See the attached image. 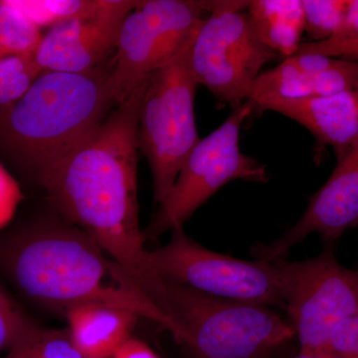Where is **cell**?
<instances>
[{"label": "cell", "mask_w": 358, "mask_h": 358, "mask_svg": "<svg viewBox=\"0 0 358 358\" xmlns=\"http://www.w3.org/2000/svg\"><path fill=\"white\" fill-rule=\"evenodd\" d=\"M148 79L69 154L37 176L63 218L124 268L147 299L157 275L148 267L138 219L136 129Z\"/></svg>", "instance_id": "cell-1"}, {"label": "cell", "mask_w": 358, "mask_h": 358, "mask_svg": "<svg viewBox=\"0 0 358 358\" xmlns=\"http://www.w3.org/2000/svg\"><path fill=\"white\" fill-rule=\"evenodd\" d=\"M0 271L30 301L65 312L83 303L131 310L180 341L178 326L141 293L127 271L66 221L33 226L0 245Z\"/></svg>", "instance_id": "cell-2"}, {"label": "cell", "mask_w": 358, "mask_h": 358, "mask_svg": "<svg viewBox=\"0 0 358 358\" xmlns=\"http://www.w3.org/2000/svg\"><path fill=\"white\" fill-rule=\"evenodd\" d=\"M115 106L109 71L44 72L7 110L4 136L38 176L98 128Z\"/></svg>", "instance_id": "cell-3"}, {"label": "cell", "mask_w": 358, "mask_h": 358, "mask_svg": "<svg viewBox=\"0 0 358 358\" xmlns=\"http://www.w3.org/2000/svg\"><path fill=\"white\" fill-rule=\"evenodd\" d=\"M178 326L195 358H264L294 336L291 324L265 306L224 300L162 279L152 299Z\"/></svg>", "instance_id": "cell-4"}, {"label": "cell", "mask_w": 358, "mask_h": 358, "mask_svg": "<svg viewBox=\"0 0 358 358\" xmlns=\"http://www.w3.org/2000/svg\"><path fill=\"white\" fill-rule=\"evenodd\" d=\"M194 38L150 75L141 101L136 143L152 169L155 200L159 204L200 141L194 115L199 84L189 63Z\"/></svg>", "instance_id": "cell-5"}, {"label": "cell", "mask_w": 358, "mask_h": 358, "mask_svg": "<svg viewBox=\"0 0 358 358\" xmlns=\"http://www.w3.org/2000/svg\"><path fill=\"white\" fill-rule=\"evenodd\" d=\"M254 109L253 102L246 101L219 128L197 143L143 232L145 239L183 227L205 201L230 181L267 182L266 166L240 148V131Z\"/></svg>", "instance_id": "cell-6"}, {"label": "cell", "mask_w": 358, "mask_h": 358, "mask_svg": "<svg viewBox=\"0 0 358 358\" xmlns=\"http://www.w3.org/2000/svg\"><path fill=\"white\" fill-rule=\"evenodd\" d=\"M155 275L224 300L284 308L281 277L274 261L241 260L205 248L183 227L171 231L169 243L148 250Z\"/></svg>", "instance_id": "cell-7"}, {"label": "cell", "mask_w": 358, "mask_h": 358, "mask_svg": "<svg viewBox=\"0 0 358 358\" xmlns=\"http://www.w3.org/2000/svg\"><path fill=\"white\" fill-rule=\"evenodd\" d=\"M205 11L203 1H138L122 20L109 71L110 88L117 105L194 38Z\"/></svg>", "instance_id": "cell-8"}, {"label": "cell", "mask_w": 358, "mask_h": 358, "mask_svg": "<svg viewBox=\"0 0 358 358\" xmlns=\"http://www.w3.org/2000/svg\"><path fill=\"white\" fill-rule=\"evenodd\" d=\"M274 262L300 352L327 355L334 329L358 313V271L343 267L331 246L308 260Z\"/></svg>", "instance_id": "cell-9"}, {"label": "cell", "mask_w": 358, "mask_h": 358, "mask_svg": "<svg viewBox=\"0 0 358 358\" xmlns=\"http://www.w3.org/2000/svg\"><path fill=\"white\" fill-rule=\"evenodd\" d=\"M277 57L256 36L247 13L213 9L190 48L197 84L234 109L251 96L264 66Z\"/></svg>", "instance_id": "cell-10"}, {"label": "cell", "mask_w": 358, "mask_h": 358, "mask_svg": "<svg viewBox=\"0 0 358 358\" xmlns=\"http://www.w3.org/2000/svg\"><path fill=\"white\" fill-rule=\"evenodd\" d=\"M138 1H102L95 13L61 20L35 51L44 72L84 73L98 68L115 48L122 20Z\"/></svg>", "instance_id": "cell-11"}, {"label": "cell", "mask_w": 358, "mask_h": 358, "mask_svg": "<svg viewBox=\"0 0 358 358\" xmlns=\"http://www.w3.org/2000/svg\"><path fill=\"white\" fill-rule=\"evenodd\" d=\"M357 222L358 140L338 159L334 173L310 200L300 220L272 243L256 245L253 255L260 260L284 259L296 245L313 233L331 244Z\"/></svg>", "instance_id": "cell-12"}, {"label": "cell", "mask_w": 358, "mask_h": 358, "mask_svg": "<svg viewBox=\"0 0 358 358\" xmlns=\"http://www.w3.org/2000/svg\"><path fill=\"white\" fill-rule=\"evenodd\" d=\"M358 90V61L294 54L259 76L249 100L263 96L310 98Z\"/></svg>", "instance_id": "cell-13"}, {"label": "cell", "mask_w": 358, "mask_h": 358, "mask_svg": "<svg viewBox=\"0 0 358 358\" xmlns=\"http://www.w3.org/2000/svg\"><path fill=\"white\" fill-rule=\"evenodd\" d=\"M253 103L258 109L273 110L298 122L320 143L331 145L338 159L358 140L357 91L310 98L268 96Z\"/></svg>", "instance_id": "cell-14"}, {"label": "cell", "mask_w": 358, "mask_h": 358, "mask_svg": "<svg viewBox=\"0 0 358 358\" xmlns=\"http://www.w3.org/2000/svg\"><path fill=\"white\" fill-rule=\"evenodd\" d=\"M71 341L83 358H110L127 341L138 315L105 303H83L67 308Z\"/></svg>", "instance_id": "cell-15"}, {"label": "cell", "mask_w": 358, "mask_h": 358, "mask_svg": "<svg viewBox=\"0 0 358 358\" xmlns=\"http://www.w3.org/2000/svg\"><path fill=\"white\" fill-rule=\"evenodd\" d=\"M252 29L265 46L288 58L294 55L305 31L301 0H255L247 13Z\"/></svg>", "instance_id": "cell-16"}, {"label": "cell", "mask_w": 358, "mask_h": 358, "mask_svg": "<svg viewBox=\"0 0 358 358\" xmlns=\"http://www.w3.org/2000/svg\"><path fill=\"white\" fill-rule=\"evenodd\" d=\"M3 358H83L67 329H44L33 324L6 353Z\"/></svg>", "instance_id": "cell-17"}, {"label": "cell", "mask_w": 358, "mask_h": 358, "mask_svg": "<svg viewBox=\"0 0 358 358\" xmlns=\"http://www.w3.org/2000/svg\"><path fill=\"white\" fill-rule=\"evenodd\" d=\"M41 38L38 26L10 2H0V58L35 53Z\"/></svg>", "instance_id": "cell-18"}, {"label": "cell", "mask_w": 358, "mask_h": 358, "mask_svg": "<svg viewBox=\"0 0 358 358\" xmlns=\"http://www.w3.org/2000/svg\"><path fill=\"white\" fill-rule=\"evenodd\" d=\"M41 72L35 53L0 58V105L22 98Z\"/></svg>", "instance_id": "cell-19"}, {"label": "cell", "mask_w": 358, "mask_h": 358, "mask_svg": "<svg viewBox=\"0 0 358 358\" xmlns=\"http://www.w3.org/2000/svg\"><path fill=\"white\" fill-rule=\"evenodd\" d=\"M348 0H303L305 31L310 42L331 38L345 16Z\"/></svg>", "instance_id": "cell-20"}, {"label": "cell", "mask_w": 358, "mask_h": 358, "mask_svg": "<svg viewBox=\"0 0 358 358\" xmlns=\"http://www.w3.org/2000/svg\"><path fill=\"white\" fill-rule=\"evenodd\" d=\"M358 41V0H348V6L338 29L331 38L301 43L296 54H315L329 57L339 47Z\"/></svg>", "instance_id": "cell-21"}, {"label": "cell", "mask_w": 358, "mask_h": 358, "mask_svg": "<svg viewBox=\"0 0 358 358\" xmlns=\"http://www.w3.org/2000/svg\"><path fill=\"white\" fill-rule=\"evenodd\" d=\"M33 324L20 306L0 288V353L8 352Z\"/></svg>", "instance_id": "cell-22"}, {"label": "cell", "mask_w": 358, "mask_h": 358, "mask_svg": "<svg viewBox=\"0 0 358 358\" xmlns=\"http://www.w3.org/2000/svg\"><path fill=\"white\" fill-rule=\"evenodd\" d=\"M327 355L333 358H358V313L334 329Z\"/></svg>", "instance_id": "cell-23"}, {"label": "cell", "mask_w": 358, "mask_h": 358, "mask_svg": "<svg viewBox=\"0 0 358 358\" xmlns=\"http://www.w3.org/2000/svg\"><path fill=\"white\" fill-rule=\"evenodd\" d=\"M22 199L17 181L0 164V230L13 220Z\"/></svg>", "instance_id": "cell-24"}, {"label": "cell", "mask_w": 358, "mask_h": 358, "mask_svg": "<svg viewBox=\"0 0 358 358\" xmlns=\"http://www.w3.org/2000/svg\"><path fill=\"white\" fill-rule=\"evenodd\" d=\"M110 358H159L154 350L138 338H129L124 341Z\"/></svg>", "instance_id": "cell-25"}, {"label": "cell", "mask_w": 358, "mask_h": 358, "mask_svg": "<svg viewBox=\"0 0 358 358\" xmlns=\"http://www.w3.org/2000/svg\"><path fill=\"white\" fill-rule=\"evenodd\" d=\"M329 57L358 61V41L355 42V43L345 45V46L339 47V48L331 52Z\"/></svg>", "instance_id": "cell-26"}, {"label": "cell", "mask_w": 358, "mask_h": 358, "mask_svg": "<svg viewBox=\"0 0 358 358\" xmlns=\"http://www.w3.org/2000/svg\"><path fill=\"white\" fill-rule=\"evenodd\" d=\"M296 358H333L329 357V355L324 353H299L298 357Z\"/></svg>", "instance_id": "cell-27"}, {"label": "cell", "mask_w": 358, "mask_h": 358, "mask_svg": "<svg viewBox=\"0 0 358 358\" xmlns=\"http://www.w3.org/2000/svg\"><path fill=\"white\" fill-rule=\"evenodd\" d=\"M357 93H358V90H357Z\"/></svg>", "instance_id": "cell-28"}]
</instances>
